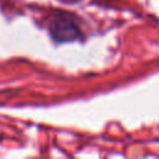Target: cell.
Wrapping results in <instances>:
<instances>
[{"label":"cell","mask_w":159,"mask_h":159,"mask_svg":"<svg viewBox=\"0 0 159 159\" xmlns=\"http://www.w3.org/2000/svg\"><path fill=\"white\" fill-rule=\"evenodd\" d=\"M61 1H66V2H76V1H80V0H61Z\"/></svg>","instance_id":"cell-2"},{"label":"cell","mask_w":159,"mask_h":159,"mask_svg":"<svg viewBox=\"0 0 159 159\" xmlns=\"http://www.w3.org/2000/svg\"><path fill=\"white\" fill-rule=\"evenodd\" d=\"M50 32H51L52 37L56 41H60V42L75 41V40H77V39H80L82 36L80 29L77 27V25L72 20L66 19L65 16L55 17L51 21Z\"/></svg>","instance_id":"cell-1"}]
</instances>
